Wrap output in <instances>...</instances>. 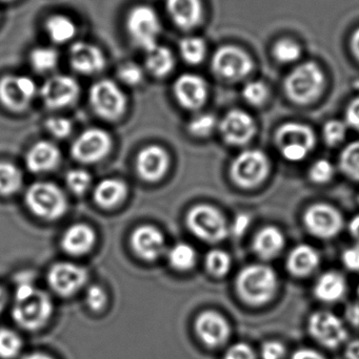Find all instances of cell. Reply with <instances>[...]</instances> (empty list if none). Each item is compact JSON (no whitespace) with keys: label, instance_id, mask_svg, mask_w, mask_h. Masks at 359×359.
Instances as JSON below:
<instances>
[{"label":"cell","instance_id":"obj_4","mask_svg":"<svg viewBox=\"0 0 359 359\" xmlns=\"http://www.w3.org/2000/svg\"><path fill=\"white\" fill-rule=\"evenodd\" d=\"M325 75L314 62H305L295 67L285 80V92L295 104L308 105L322 95Z\"/></svg>","mask_w":359,"mask_h":359},{"label":"cell","instance_id":"obj_27","mask_svg":"<svg viewBox=\"0 0 359 359\" xmlns=\"http://www.w3.org/2000/svg\"><path fill=\"white\" fill-rule=\"evenodd\" d=\"M285 247V236L278 228L267 226L259 230L253 238L255 255L265 261L275 259Z\"/></svg>","mask_w":359,"mask_h":359},{"label":"cell","instance_id":"obj_43","mask_svg":"<svg viewBox=\"0 0 359 359\" xmlns=\"http://www.w3.org/2000/svg\"><path fill=\"white\" fill-rule=\"evenodd\" d=\"M348 126L341 120H330L322 128L325 142L329 147H337L345 140L347 136Z\"/></svg>","mask_w":359,"mask_h":359},{"label":"cell","instance_id":"obj_8","mask_svg":"<svg viewBox=\"0 0 359 359\" xmlns=\"http://www.w3.org/2000/svg\"><path fill=\"white\" fill-rule=\"evenodd\" d=\"M268 156L259 149H246L232 161L230 177L242 189H253L261 185L269 175Z\"/></svg>","mask_w":359,"mask_h":359},{"label":"cell","instance_id":"obj_61","mask_svg":"<svg viewBox=\"0 0 359 359\" xmlns=\"http://www.w3.org/2000/svg\"><path fill=\"white\" fill-rule=\"evenodd\" d=\"M358 295H359V285H358Z\"/></svg>","mask_w":359,"mask_h":359},{"label":"cell","instance_id":"obj_10","mask_svg":"<svg viewBox=\"0 0 359 359\" xmlns=\"http://www.w3.org/2000/svg\"><path fill=\"white\" fill-rule=\"evenodd\" d=\"M113 147L109 133L93 128L82 132L71 147V155L82 164H95L103 161Z\"/></svg>","mask_w":359,"mask_h":359},{"label":"cell","instance_id":"obj_32","mask_svg":"<svg viewBox=\"0 0 359 359\" xmlns=\"http://www.w3.org/2000/svg\"><path fill=\"white\" fill-rule=\"evenodd\" d=\"M169 263L172 268L178 271H189L195 267L197 261V253L193 246L188 243H177L169 249Z\"/></svg>","mask_w":359,"mask_h":359},{"label":"cell","instance_id":"obj_38","mask_svg":"<svg viewBox=\"0 0 359 359\" xmlns=\"http://www.w3.org/2000/svg\"><path fill=\"white\" fill-rule=\"evenodd\" d=\"M22 341L10 329H0V359H14L20 353Z\"/></svg>","mask_w":359,"mask_h":359},{"label":"cell","instance_id":"obj_16","mask_svg":"<svg viewBox=\"0 0 359 359\" xmlns=\"http://www.w3.org/2000/svg\"><path fill=\"white\" fill-rule=\"evenodd\" d=\"M309 332L320 345L330 349L339 347L348 337L341 318L328 311L312 314L309 320Z\"/></svg>","mask_w":359,"mask_h":359},{"label":"cell","instance_id":"obj_58","mask_svg":"<svg viewBox=\"0 0 359 359\" xmlns=\"http://www.w3.org/2000/svg\"><path fill=\"white\" fill-rule=\"evenodd\" d=\"M6 304V293L2 287H0V313L4 311Z\"/></svg>","mask_w":359,"mask_h":359},{"label":"cell","instance_id":"obj_28","mask_svg":"<svg viewBox=\"0 0 359 359\" xmlns=\"http://www.w3.org/2000/svg\"><path fill=\"white\" fill-rule=\"evenodd\" d=\"M129 188L126 182L119 179L101 180L93 190V198L101 208L117 207L126 200Z\"/></svg>","mask_w":359,"mask_h":359},{"label":"cell","instance_id":"obj_15","mask_svg":"<svg viewBox=\"0 0 359 359\" xmlns=\"http://www.w3.org/2000/svg\"><path fill=\"white\" fill-rule=\"evenodd\" d=\"M86 280L88 271L86 268L70 262L54 264L48 272V286L63 297L76 294L86 285Z\"/></svg>","mask_w":359,"mask_h":359},{"label":"cell","instance_id":"obj_52","mask_svg":"<svg viewBox=\"0 0 359 359\" xmlns=\"http://www.w3.org/2000/svg\"><path fill=\"white\" fill-rule=\"evenodd\" d=\"M251 219L246 213H240L234 219L233 225H232V232L234 236H240L247 231L249 226H250Z\"/></svg>","mask_w":359,"mask_h":359},{"label":"cell","instance_id":"obj_53","mask_svg":"<svg viewBox=\"0 0 359 359\" xmlns=\"http://www.w3.org/2000/svg\"><path fill=\"white\" fill-rule=\"evenodd\" d=\"M291 359H325L322 354L312 349H301L295 352Z\"/></svg>","mask_w":359,"mask_h":359},{"label":"cell","instance_id":"obj_55","mask_svg":"<svg viewBox=\"0 0 359 359\" xmlns=\"http://www.w3.org/2000/svg\"><path fill=\"white\" fill-rule=\"evenodd\" d=\"M347 359H359V339L352 341L346 350Z\"/></svg>","mask_w":359,"mask_h":359},{"label":"cell","instance_id":"obj_6","mask_svg":"<svg viewBox=\"0 0 359 359\" xmlns=\"http://www.w3.org/2000/svg\"><path fill=\"white\" fill-rule=\"evenodd\" d=\"M185 223L190 231L204 242L216 244L227 238L230 227L223 213L212 205H195L188 211Z\"/></svg>","mask_w":359,"mask_h":359},{"label":"cell","instance_id":"obj_57","mask_svg":"<svg viewBox=\"0 0 359 359\" xmlns=\"http://www.w3.org/2000/svg\"><path fill=\"white\" fill-rule=\"evenodd\" d=\"M351 48L354 56L359 61V27L356 31H354L353 35H352Z\"/></svg>","mask_w":359,"mask_h":359},{"label":"cell","instance_id":"obj_51","mask_svg":"<svg viewBox=\"0 0 359 359\" xmlns=\"http://www.w3.org/2000/svg\"><path fill=\"white\" fill-rule=\"evenodd\" d=\"M346 124L359 132V97L353 99L346 109Z\"/></svg>","mask_w":359,"mask_h":359},{"label":"cell","instance_id":"obj_1","mask_svg":"<svg viewBox=\"0 0 359 359\" xmlns=\"http://www.w3.org/2000/svg\"><path fill=\"white\" fill-rule=\"evenodd\" d=\"M16 283L13 320L25 330H39L52 316V299L44 291L36 288L25 274L19 276Z\"/></svg>","mask_w":359,"mask_h":359},{"label":"cell","instance_id":"obj_20","mask_svg":"<svg viewBox=\"0 0 359 359\" xmlns=\"http://www.w3.org/2000/svg\"><path fill=\"white\" fill-rule=\"evenodd\" d=\"M170 163V156L166 149L158 145H150L137 155V175L145 182L155 183L166 176Z\"/></svg>","mask_w":359,"mask_h":359},{"label":"cell","instance_id":"obj_13","mask_svg":"<svg viewBox=\"0 0 359 359\" xmlns=\"http://www.w3.org/2000/svg\"><path fill=\"white\" fill-rule=\"evenodd\" d=\"M213 72L226 80L244 79L253 69L251 57L242 48L235 46L219 48L213 55Z\"/></svg>","mask_w":359,"mask_h":359},{"label":"cell","instance_id":"obj_26","mask_svg":"<svg viewBox=\"0 0 359 359\" xmlns=\"http://www.w3.org/2000/svg\"><path fill=\"white\" fill-rule=\"evenodd\" d=\"M320 262V255L313 247L301 244L289 253L287 269L296 278H306L318 269Z\"/></svg>","mask_w":359,"mask_h":359},{"label":"cell","instance_id":"obj_59","mask_svg":"<svg viewBox=\"0 0 359 359\" xmlns=\"http://www.w3.org/2000/svg\"><path fill=\"white\" fill-rule=\"evenodd\" d=\"M23 359H53L50 358V356L46 355V354L42 353H33L30 354V355L25 356Z\"/></svg>","mask_w":359,"mask_h":359},{"label":"cell","instance_id":"obj_49","mask_svg":"<svg viewBox=\"0 0 359 359\" xmlns=\"http://www.w3.org/2000/svg\"><path fill=\"white\" fill-rule=\"evenodd\" d=\"M285 354H286V349L280 341H267L261 348L263 359H282Z\"/></svg>","mask_w":359,"mask_h":359},{"label":"cell","instance_id":"obj_47","mask_svg":"<svg viewBox=\"0 0 359 359\" xmlns=\"http://www.w3.org/2000/svg\"><path fill=\"white\" fill-rule=\"evenodd\" d=\"M86 303L93 311H100L107 304V294L105 290L97 285L89 287L86 292Z\"/></svg>","mask_w":359,"mask_h":359},{"label":"cell","instance_id":"obj_11","mask_svg":"<svg viewBox=\"0 0 359 359\" xmlns=\"http://www.w3.org/2000/svg\"><path fill=\"white\" fill-rule=\"evenodd\" d=\"M37 94L35 81L27 76L6 75L0 78V103L8 111H25Z\"/></svg>","mask_w":359,"mask_h":359},{"label":"cell","instance_id":"obj_40","mask_svg":"<svg viewBox=\"0 0 359 359\" xmlns=\"http://www.w3.org/2000/svg\"><path fill=\"white\" fill-rule=\"evenodd\" d=\"M217 120L212 114H200L194 117L188 124V130L192 136L206 138L214 132Z\"/></svg>","mask_w":359,"mask_h":359},{"label":"cell","instance_id":"obj_12","mask_svg":"<svg viewBox=\"0 0 359 359\" xmlns=\"http://www.w3.org/2000/svg\"><path fill=\"white\" fill-rule=\"evenodd\" d=\"M303 224L312 236L329 240L335 238L341 231L344 219L335 207L318 203L308 207L303 213Z\"/></svg>","mask_w":359,"mask_h":359},{"label":"cell","instance_id":"obj_9","mask_svg":"<svg viewBox=\"0 0 359 359\" xmlns=\"http://www.w3.org/2000/svg\"><path fill=\"white\" fill-rule=\"evenodd\" d=\"M89 100L94 113L109 121L119 119L126 111V95L113 80L101 79L95 82L91 86Z\"/></svg>","mask_w":359,"mask_h":359},{"label":"cell","instance_id":"obj_62","mask_svg":"<svg viewBox=\"0 0 359 359\" xmlns=\"http://www.w3.org/2000/svg\"><path fill=\"white\" fill-rule=\"evenodd\" d=\"M358 202H359V196H358Z\"/></svg>","mask_w":359,"mask_h":359},{"label":"cell","instance_id":"obj_36","mask_svg":"<svg viewBox=\"0 0 359 359\" xmlns=\"http://www.w3.org/2000/svg\"><path fill=\"white\" fill-rule=\"evenodd\" d=\"M339 166L348 178L359 182V141L350 143L343 149Z\"/></svg>","mask_w":359,"mask_h":359},{"label":"cell","instance_id":"obj_14","mask_svg":"<svg viewBox=\"0 0 359 359\" xmlns=\"http://www.w3.org/2000/svg\"><path fill=\"white\" fill-rule=\"evenodd\" d=\"M39 95L48 109H65L72 107L79 98L80 86L71 76L55 75L42 84Z\"/></svg>","mask_w":359,"mask_h":359},{"label":"cell","instance_id":"obj_46","mask_svg":"<svg viewBox=\"0 0 359 359\" xmlns=\"http://www.w3.org/2000/svg\"><path fill=\"white\" fill-rule=\"evenodd\" d=\"M44 126L48 134L57 139L67 138L73 130L71 120L65 117H50L44 122Z\"/></svg>","mask_w":359,"mask_h":359},{"label":"cell","instance_id":"obj_54","mask_svg":"<svg viewBox=\"0 0 359 359\" xmlns=\"http://www.w3.org/2000/svg\"><path fill=\"white\" fill-rule=\"evenodd\" d=\"M347 320L351 323L354 326H358L359 325V305L358 304H352L349 307L347 308Z\"/></svg>","mask_w":359,"mask_h":359},{"label":"cell","instance_id":"obj_19","mask_svg":"<svg viewBox=\"0 0 359 359\" xmlns=\"http://www.w3.org/2000/svg\"><path fill=\"white\" fill-rule=\"evenodd\" d=\"M131 247L143 261L154 262L166 251V238L155 226L141 225L131 234Z\"/></svg>","mask_w":359,"mask_h":359},{"label":"cell","instance_id":"obj_29","mask_svg":"<svg viewBox=\"0 0 359 359\" xmlns=\"http://www.w3.org/2000/svg\"><path fill=\"white\" fill-rule=\"evenodd\" d=\"M347 291L345 278L337 271L325 272L318 278L314 286L316 299L325 303H334L339 301Z\"/></svg>","mask_w":359,"mask_h":359},{"label":"cell","instance_id":"obj_5","mask_svg":"<svg viewBox=\"0 0 359 359\" xmlns=\"http://www.w3.org/2000/svg\"><path fill=\"white\" fill-rule=\"evenodd\" d=\"M274 142L282 157L289 162H301L313 151L316 144L314 130L301 122H287L278 128Z\"/></svg>","mask_w":359,"mask_h":359},{"label":"cell","instance_id":"obj_24","mask_svg":"<svg viewBox=\"0 0 359 359\" xmlns=\"http://www.w3.org/2000/svg\"><path fill=\"white\" fill-rule=\"evenodd\" d=\"M166 8L174 25L185 31L200 25L204 16L202 0H166Z\"/></svg>","mask_w":359,"mask_h":359},{"label":"cell","instance_id":"obj_17","mask_svg":"<svg viewBox=\"0 0 359 359\" xmlns=\"http://www.w3.org/2000/svg\"><path fill=\"white\" fill-rule=\"evenodd\" d=\"M257 126L252 116L242 109H232L219 122L223 141L232 147L248 144L256 134Z\"/></svg>","mask_w":359,"mask_h":359},{"label":"cell","instance_id":"obj_25","mask_svg":"<svg viewBox=\"0 0 359 359\" xmlns=\"http://www.w3.org/2000/svg\"><path fill=\"white\" fill-rule=\"evenodd\" d=\"M96 241V233L91 226L76 223L65 230L60 244L61 248L67 255L81 257L94 248Z\"/></svg>","mask_w":359,"mask_h":359},{"label":"cell","instance_id":"obj_42","mask_svg":"<svg viewBox=\"0 0 359 359\" xmlns=\"http://www.w3.org/2000/svg\"><path fill=\"white\" fill-rule=\"evenodd\" d=\"M242 97L249 104L261 107L269 98V88L261 81H250L242 90Z\"/></svg>","mask_w":359,"mask_h":359},{"label":"cell","instance_id":"obj_50","mask_svg":"<svg viewBox=\"0 0 359 359\" xmlns=\"http://www.w3.org/2000/svg\"><path fill=\"white\" fill-rule=\"evenodd\" d=\"M341 259L345 267L350 271L359 272V244L346 249Z\"/></svg>","mask_w":359,"mask_h":359},{"label":"cell","instance_id":"obj_44","mask_svg":"<svg viewBox=\"0 0 359 359\" xmlns=\"http://www.w3.org/2000/svg\"><path fill=\"white\" fill-rule=\"evenodd\" d=\"M117 76L122 83L129 86H137L143 81L145 73L137 63L124 62L118 67Z\"/></svg>","mask_w":359,"mask_h":359},{"label":"cell","instance_id":"obj_7","mask_svg":"<svg viewBox=\"0 0 359 359\" xmlns=\"http://www.w3.org/2000/svg\"><path fill=\"white\" fill-rule=\"evenodd\" d=\"M126 29L133 43L148 50L157 44L162 22L156 11L147 4H138L129 11Z\"/></svg>","mask_w":359,"mask_h":359},{"label":"cell","instance_id":"obj_18","mask_svg":"<svg viewBox=\"0 0 359 359\" xmlns=\"http://www.w3.org/2000/svg\"><path fill=\"white\" fill-rule=\"evenodd\" d=\"M173 93L183 109L196 111L202 109L208 99V84L195 74H183L175 80Z\"/></svg>","mask_w":359,"mask_h":359},{"label":"cell","instance_id":"obj_45","mask_svg":"<svg viewBox=\"0 0 359 359\" xmlns=\"http://www.w3.org/2000/svg\"><path fill=\"white\" fill-rule=\"evenodd\" d=\"M335 175L334 166L326 159H320L312 164L309 170V178L313 183L326 184L332 180Z\"/></svg>","mask_w":359,"mask_h":359},{"label":"cell","instance_id":"obj_22","mask_svg":"<svg viewBox=\"0 0 359 359\" xmlns=\"http://www.w3.org/2000/svg\"><path fill=\"white\" fill-rule=\"evenodd\" d=\"M70 65L74 71L82 75L100 73L107 65L103 50L89 42H76L70 48Z\"/></svg>","mask_w":359,"mask_h":359},{"label":"cell","instance_id":"obj_37","mask_svg":"<svg viewBox=\"0 0 359 359\" xmlns=\"http://www.w3.org/2000/svg\"><path fill=\"white\" fill-rule=\"evenodd\" d=\"M204 265L211 276L215 278H223L231 269V257L221 249H213L206 255Z\"/></svg>","mask_w":359,"mask_h":359},{"label":"cell","instance_id":"obj_41","mask_svg":"<svg viewBox=\"0 0 359 359\" xmlns=\"http://www.w3.org/2000/svg\"><path fill=\"white\" fill-rule=\"evenodd\" d=\"M65 184L73 194L81 196L91 187L92 177L86 170L76 168V170H69L65 175Z\"/></svg>","mask_w":359,"mask_h":359},{"label":"cell","instance_id":"obj_34","mask_svg":"<svg viewBox=\"0 0 359 359\" xmlns=\"http://www.w3.org/2000/svg\"><path fill=\"white\" fill-rule=\"evenodd\" d=\"M30 65L38 73H48L58 65L59 54L50 46H37L30 53Z\"/></svg>","mask_w":359,"mask_h":359},{"label":"cell","instance_id":"obj_31","mask_svg":"<svg viewBox=\"0 0 359 359\" xmlns=\"http://www.w3.org/2000/svg\"><path fill=\"white\" fill-rule=\"evenodd\" d=\"M44 29L54 43H67L75 37L77 27L73 19L63 14H54L46 19Z\"/></svg>","mask_w":359,"mask_h":359},{"label":"cell","instance_id":"obj_56","mask_svg":"<svg viewBox=\"0 0 359 359\" xmlns=\"http://www.w3.org/2000/svg\"><path fill=\"white\" fill-rule=\"evenodd\" d=\"M350 234L358 241L359 244V215H355L349 223Z\"/></svg>","mask_w":359,"mask_h":359},{"label":"cell","instance_id":"obj_48","mask_svg":"<svg viewBox=\"0 0 359 359\" xmlns=\"http://www.w3.org/2000/svg\"><path fill=\"white\" fill-rule=\"evenodd\" d=\"M223 359H256L254 351L247 344H235L226 352Z\"/></svg>","mask_w":359,"mask_h":359},{"label":"cell","instance_id":"obj_21","mask_svg":"<svg viewBox=\"0 0 359 359\" xmlns=\"http://www.w3.org/2000/svg\"><path fill=\"white\" fill-rule=\"evenodd\" d=\"M195 331L200 341L210 348H217L227 343L231 334L229 323L221 314L204 311L195 320Z\"/></svg>","mask_w":359,"mask_h":359},{"label":"cell","instance_id":"obj_23","mask_svg":"<svg viewBox=\"0 0 359 359\" xmlns=\"http://www.w3.org/2000/svg\"><path fill=\"white\" fill-rule=\"evenodd\" d=\"M60 149L50 141L35 143L25 155V166L33 174H44L58 168Z\"/></svg>","mask_w":359,"mask_h":359},{"label":"cell","instance_id":"obj_3","mask_svg":"<svg viewBox=\"0 0 359 359\" xmlns=\"http://www.w3.org/2000/svg\"><path fill=\"white\" fill-rule=\"evenodd\" d=\"M25 202L29 210L40 219L55 221L67 212L69 203L65 192L52 182L40 181L27 187Z\"/></svg>","mask_w":359,"mask_h":359},{"label":"cell","instance_id":"obj_30","mask_svg":"<svg viewBox=\"0 0 359 359\" xmlns=\"http://www.w3.org/2000/svg\"><path fill=\"white\" fill-rule=\"evenodd\" d=\"M145 65L147 71L154 77L164 78L170 75L175 67V58L170 48L156 44L145 50Z\"/></svg>","mask_w":359,"mask_h":359},{"label":"cell","instance_id":"obj_60","mask_svg":"<svg viewBox=\"0 0 359 359\" xmlns=\"http://www.w3.org/2000/svg\"><path fill=\"white\" fill-rule=\"evenodd\" d=\"M0 1L8 2V1H12V0H0Z\"/></svg>","mask_w":359,"mask_h":359},{"label":"cell","instance_id":"obj_2","mask_svg":"<svg viewBox=\"0 0 359 359\" xmlns=\"http://www.w3.org/2000/svg\"><path fill=\"white\" fill-rule=\"evenodd\" d=\"M278 276L271 267L261 264L246 266L236 278L238 297L251 306H261L271 301L278 290Z\"/></svg>","mask_w":359,"mask_h":359},{"label":"cell","instance_id":"obj_33","mask_svg":"<svg viewBox=\"0 0 359 359\" xmlns=\"http://www.w3.org/2000/svg\"><path fill=\"white\" fill-rule=\"evenodd\" d=\"M22 172L11 162H0V196L16 194L22 186Z\"/></svg>","mask_w":359,"mask_h":359},{"label":"cell","instance_id":"obj_35","mask_svg":"<svg viewBox=\"0 0 359 359\" xmlns=\"http://www.w3.org/2000/svg\"><path fill=\"white\" fill-rule=\"evenodd\" d=\"M179 53L189 65H200L206 58L207 44L202 38L188 36L179 42Z\"/></svg>","mask_w":359,"mask_h":359},{"label":"cell","instance_id":"obj_39","mask_svg":"<svg viewBox=\"0 0 359 359\" xmlns=\"http://www.w3.org/2000/svg\"><path fill=\"white\" fill-rule=\"evenodd\" d=\"M274 57L282 63H293L301 56V48L294 40L280 39L273 48Z\"/></svg>","mask_w":359,"mask_h":359}]
</instances>
